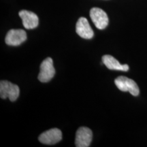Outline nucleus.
I'll return each mask as SVG.
<instances>
[{
	"label": "nucleus",
	"instance_id": "3",
	"mask_svg": "<svg viewBox=\"0 0 147 147\" xmlns=\"http://www.w3.org/2000/svg\"><path fill=\"white\" fill-rule=\"evenodd\" d=\"M55 69L53 66L52 58L48 57L42 62L40 71L38 74V80L41 82H48L54 77Z\"/></svg>",
	"mask_w": 147,
	"mask_h": 147
},
{
	"label": "nucleus",
	"instance_id": "7",
	"mask_svg": "<svg viewBox=\"0 0 147 147\" xmlns=\"http://www.w3.org/2000/svg\"><path fill=\"white\" fill-rule=\"evenodd\" d=\"M39 141L45 144H55L60 142L62 139V132L57 128H53L41 134Z\"/></svg>",
	"mask_w": 147,
	"mask_h": 147
},
{
	"label": "nucleus",
	"instance_id": "1",
	"mask_svg": "<svg viewBox=\"0 0 147 147\" xmlns=\"http://www.w3.org/2000/svg\"><path fill=\"white\" fill-rule=\"evenodd\" d=\"M20 89L18 85L8 80L0 82V97L1 99L9 98L11 102H14L19 96Z\"/></svg>",
	"mask_w": 147,
	"mask_h": 147
},
{
	"label": "nucleus",
	"instance_id": "5",
	"mask_svg": "<svg viewBox=\"0 0 147 147\" xmlns=\"http://www.w3.org/2000/svg\"><path fill=\"white\" fill-rule=\"evenodd\" d=\"M90 17L95 27L99 29H104L108 25V17L104 10L99 8H93L90 10Z\"/></svg>",
	"mask_w": 147,
	"mask_h": 147
},
{
	"label": "nucleus",
	"instance_id": "8",
	"mask_svg": "<svg viewBox=\"0 0 147 147\" xmlns=\"http://www.w3.org/2000/svg\"><path fill=\"white\" fill-rule=\"evenodd\" d=\"M77 34L84 39L90 40L94 36V32L90 26L89 21L86 18L80 17L76 25Z\"/></svg>",
	"mask_w": 147,
	"mask_h": 147
},
{
	"label": "nucleus",
	"instance_id": "9",
	"mask_svg": "<svg viewBox=\"0 0 147 147\" xmlns=\"http://www.w3.org/2000/svg\"><path fill=\"white\" fill-rule=\"evenodd\" d=\"M18 15L21 18L23 25L25 29H32L38 27L39 19L38 16L34 12L23 10L18 12Z\"/></svg>",
	"mask_w": 147,
	"mask_h": 147
},
{
	"label": "nucleus",
	"instance_id": "10",
	"mask_svg": "<svg viewBox=\"0 0 147 147\" xmlns=\"http://www.w3.org/2000/svg\"><path fill=\"white\" fill-rule=\"evenodd\" d=\"M102 62L109 69L127 71L129 69L128 65L127 64L121 65L118 61L111 55H104L102 57Z\"/></svg>",
	"mask_w": 147,
	"mask_h": 147
},
{
	"label": "nucleus",
	"instance_id": "4",
	"mask_svg": "<svg viewBox=\"0 0 147 147\" xmlns=\"http://www.w3.org/2000/svg\"><path fill=\"white\" fill-rule=\"evenodd\" d=\"M27 40V34L23 29H10L5 38L6 45L12 47L21 45Z\"/></svg>",
	"mask_w": 147,
	"mask_h": 147
},
{
	"label": "nucleus",
	"instance_id": "2",
	"mask_svg": "<svg viewBox=\"0 0 147 147\" xmlns=\"http://www.w3.org/2000/svg\"><path fill=\"white\" fill-rule=\"evenodd\" d=\"M115 83L121 91L129 92L134 96H138L140 94V89L136 82L127 77L123 76L117 77L115 79Z\"/></svg>",
	"mask_w": 147,
	"mask_h": 147
},
{
	"label": "nucleus",
	"instance_id": "6",
	"mask_svg": "<svg viewBox=\"0 0 147 147\" xmlns=\"http://www.w3.org/2000/svg\"><path fill=\"white\" fill-rule=\"evenodd\" d=\"M93 132L89 128L81 127L77 130L75 144L77 147H88L91 145Z\"/></svg>",
	"mask_w": 147,
	"mask_h": 147
}]
</instances>
